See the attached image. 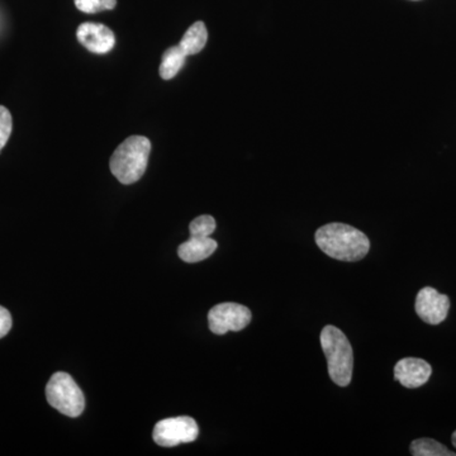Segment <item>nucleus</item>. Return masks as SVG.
<instances>
[{
	"label": "nucleus",
	"instance_id": "f03ea898",
	"mask_svg": "<svg viewBox=\"0 0 456 456\" xmlns=\"http://www.w3.org/2000/svg\"><path fill=\"white\" fill-rule=\"evenodd\" d=\"M151 142L147 137L131 136L117 147L110 158V171L122 184L139 182L149 164Z\"/></svg>",
	"mask_w": 456,
	"mask_h": 456
},
{
	"label": "nucleus",
	"instance_id": "dca6fc26",
	"mask_svg": "<svg viewBox=\"0 0 456 456\" xmlns=\"http://www.w3.org/2000/svg\"><path fill=\"white\" fill-rule=\"evenodd\" d=\"M75 5L83 13H98L101 12V0H74Z\"/></svg>",
	"mask_w": 456,
	"mask_h": 456
},
{
	"label": "nucleus",
	"instance_id": "6e6552de",
	"mask_svg": "<svg viewBox=\"0 0 456 456\" xmlns=\"http://www.w3.org/2000/svg\"><path fill=\"white\" fill-rule=\"evenodd\" d=\"M77 37L86 50L98 55L110 53L116 44V36L112 29L102 23H83L77 28Z\"/></svg>",
	"mask_w": 456,
	"mask_h": 456
},
{
	"label": "nucleus",
	"instance_id": "f257e3e1",
	"mask_svg": "<svg viewBox=\"0 0 456 456\" xmlns=\"http://www.w3.org/2000/svg\"><path fill=\"white\" fill-rule=\"evenodd\" d=\"M316 244L332 259L359 261L364 259L370 248V241L358 228L345 224H329L317 230Z\"/></svg>",
	"mask_w": 456,
	"mask_h": 456
},
{
	"label": "nucleus",
	"instance_id": "6ab92c4d",
	"mask_svg": "<svg viewBox=\"0 0 456 456\" xmlns=\"http://www.w3.org/2000/svg\"><path fill=\"white\" fill-rule=\"evenodd\" d=\"M452 445H454V448L456 449V431H454V434L452 435Z\"/></svg>",
	"mask_w": 456,
	"mask_h": 456
},
{
	"label": "nucleus",
	"instance_id": "ddd939ff",
	"mask_svg": "<svg viewBox=\"0 0 456 456\" xmlns=\"http://www.w3.org/2000/svg\"><path fill=\"white\" fill-rule=\"evenodd\" d=\"M410 452L413 456H456L455 452H450L439 441L428 439V437L412 441Z\"/></svg>",
	"mask_w": 456,
	"mask_h": 456
},
{
	"label": "nucleus",
	"instance_id": "f3484780",
	"mask_svg": "<svg viewBox=\"0 0 456 456\" xmlns=\"http://www.w3.org/2000/svg\"><path fill=\"white\" fill-rule=\"evenodd\" d=\"M12 329V316L8 310L0 305V338L8 335Z\"/></svg>",
	"mask_w": 456,
	"mask_h": 456
},
{
	"label": "nucleus",
	"instance_id": "4468645a",
	"mask_svg": "<svg viewBox=\"0 0 456 456\" xmlns=\"http://www.w3.org/2000/svg\"><path fill=\"white\" fill-rule=\"evenodd\" d=\"M215 218L208 215L200 216L196 220L191 221V226H189L191 236L209 237L215 232Z\"/></svg>",
	"mask_w": 456,
	"mask_h": 456
},
{
	"label": "nucleus",
	"instance_id": "9d476101",
	"mask_svg": "<svg viewBox=\"0 0 456 456\" xmlns=\"http://www.w3.org/2000/svg\"><path fill=\"white\" fill-rule=\"evenodd\" d=\"M217 242L209 237L191 236L188 241L179 246L178 255L180 259L185 263H200L208 259L216 250Z\"/></svg>",
	"mask_w": 456,
	"mask_h": 456
},
{
	"label": "nucleus",
	"instance_id": "39448f33",
	"mask_svg": "<svg viewBox=\"0 0 456 456\" xmlns=\"http://www.w3.org/2000/svg\"><path fill=\"white\" fill-rule=\"evenodd\" d=\"M200 435V428L191 417L182 416L159 421L154 428V441L163 448H173L180 444L193 443Z\"/></svg>",
	"mask_w": 456,
	"mask_h": 456
},
{
	"label": "nucleus",
	"instance_id": "2eb2a0df",
	"mask_svg": "<svg viewBox=\"0 0 456 456\" xmlns=\"http://www.w3.org/2000/svg\"><path fill=\"white\" fill-rule=\"evenodd\" d=\"M13 128V119L7 108L0 106V151L7 145Z\"/></svg>",
	"mask_w": 456,
	"mask_h": 456
},
{
	"label": "nucleus",
	"instance_id": "20e7f679",
	"mask_svg": "<svg viewBox=\"0 0 456 456\" xmlns=\"http://www.w3.org/2000/svg\"><path fill=\"white\" fill-rule=\"evenodd\" d=\"M46 398L50 406L62 415L79 417L86 408V398L73 378L68 373H55L46 386Z\"/></svg>",
	"mask_w": 456,
	"mask_h": 456
},
{
	"label": "nucleus",
	"instance_id": "7ed1b4c3",
	"mask_svg": "<svg viewBox=\"0 0 456 456\" xmlns=\"http://www.w3.org/2000/svg\"><path fill=\"white\" fill-rule=\"evenodd\" d=\"M321 346L327 358L330 378L338 387H347L353 379V346L346 336L335 326H326L321 332Z\"/></svg>",
	"mask_w": 456,
	"mask_h": 456
},
{
	"label": "nucleus",
	"instance_id": "a211bd4d",
	"mask_svg": "<svg viewBox=\"0 0 456 456\" xmlns=\"http://www.w3.org/2000/svg\"><path fill=\"white\" fill-rule=\"evenodd\" d=\"M116 5L117 0H101V11H112Z\"/></svg>",
	"mask_w": 456,
	"mask_h": 456
},
{
	"label": "nucleus",
	"instance_id": "423d86ee",
	"mask_svg": "<svg viewBox=\"0 0 456 456\" xmlns=\"http://www.w3.org/2000/svg\"><path fill=\"white\" fill-rule=\"evenodd\" d=\"M251 311L239 303H221L215 305L208 314L209 330L216 335H224L228 331H241L250 325Z\"/></svg>",
	"mask_w": 456,
	"mask_h": 456
},
{
	"label": "nucleus",
	"instance_id": "1a4fd4ad",
	"mask_svg": "<svg viewBox=\"0 0 456 456\" xmlns=\"http://www.w3.org/2000/svg\"><path fill=\"white\" fill-rule=\"evenodd\" d=\"M432 374L431 365L424 359L404 358L395 367V378L408 389H416L428 382Z\"/></svg>",
	"mask_w": 456,
	"mask_h": 456
},
{
	"label": "nucleus",
	"instance_id": "f8f14e48",
	"mask_svg": "<svg viewBox=\"0 0 456 456\" xmlns=\"http://www.w3.org/2000/svg\"><path fill=\"white\" fill-rule=\"evenodd\" d=\"M187 56L183 53L179 46H173L165 51L160 64V77L164 80H171L179 74L185 64Z\"/></svg>",
	"mask_w": 456,
	"mask_h": 456
},
{
	"label": "nucleus",
	"instance_id": "9b49d317",
	"mask_svg": "<svg viewBox=\"0 0 456 456\" xmlns=\"http://www.w3.org/2000/svg\"><path fill=\"white\" fill-rule=\"evenodd\" d=\"M207 41H208V31L202 20H200L189 27L178 46L185 56L197 55L206 47Z\"/></svg>",
	"mask_w": 456,
	"mask_h": 456
},
{
	"label": "nucleus",
	"instance_id": "0eeeda50",
	"mask_svg": "<svg viewBox=\"0 0 456 456\" xmlns=\"http://www.w3.org/2000/svg\"><path fill=\"white\" fill-rule=\"evenodd\" d=\"M415 310L417 316L424 322L428 325H440L449 314V297L437 292L435 288H422L416 297Z\"/></svg>",
	"mask_w": 456,
	"mask_h": 456
}]
</instances>
